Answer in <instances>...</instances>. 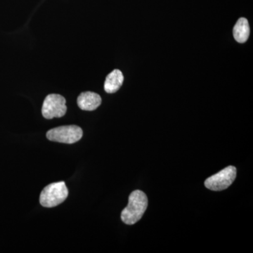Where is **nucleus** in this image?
Instances as JSON below:
<instances>
[{"mask_svg":"<svg viewBox=\"0 0 253 253\" xmlns=\"http://www.w3.org/2000/svg\"><path fill=\"white\" fill-rule=\"evenodd\" d=\"M147 207V196L140 190H136L129 195V203L121 213V219L125 224L132 225L140 220Z\"/></svg>","mask_w":253,"mask_h":253,"instance_id":"nucleus-1","label":"nucleus"},{"mask_svg":"<svg viewBox=\"0 0 253 253\" xmlns=\"http://www.w3.org/2000/svg\"><path fill=\"white\" fill-rule=\"evenodd\" d=\"M68 196V190L64 181L52 183L42 190L40 196L41 206L54 208L64 202Z\"/></svg>","mask_w":253,"mask_h":253,"instance_id":"nucleus-2","label":"nucleus"},{"mask_svg":"<svg viewBox=\"0 0 253 253\" xmlns=\"http://www.w3.org/2000/svg\"><path fill=\"white\" fill-rule=\"evenodd\" d=\"M83 135V130L77 126H58L46 132V138L49 140L69 144L81 140Z\"/></svg>","mask_w":253,"mask_h":253,"instance_id":"nucleus-3","label":"nucleus"},{"mask_svg":"<svg viewBox=\"0 0 253 253\" xmlns=\"http://www.w3.org/2000/svg\"><path fill=\"white\" fill-rule=\"evenodd\" d=\"M236 177V168L234 166H228L220 172L208 178L205 181V186L212 191H222L229 187Z\"/></svg>","mask_w":253,"mask_h":253,"instance_id":"nucleus-4","label":"nucleus"},{"mask_svg":"<svg viewBox=\"0 0 253 253\" xmlns=\"http://www.w3.org/2000/svg\"><path fill=\"white\" fill-rule=\"evenodd\" d=\"M66 103V99L61 95H48L43 102L42 109L43 117L48 120L63 117L67 111Z\"/></svg>","mask_w":253,"mask_h":253,"instance_id":"nucleus-5","label":"nucleus"},{"mask_svg":"<svg viewBox=\"0 0 253 253\" xmlns=\"http://www.w3.org/2000/svg\"><path fill=\"white\" fill-rule=\"evenodd\" d=\"M78 105L83 111H94L101 104V98L96 93L85 91L81 93L78 98Z\"/></svg>","mask_w":253,"mask_h":253,"instance_id":"nucleus-6","label":"nucleus"},{"mask_svg":"<svg viewBox=\"0 0 253 253\" xmlns=\"http://www.w3.org/2000/svg\"><path fill=\"white\" fill-rule=\"evenodd\" d=\"M124 77L120 70L116 69L108 75L104 83L105 91L109 94L116 92L123 85Z\"/></svg>","mask_w":253,"mask_h":253,"instance_id":"nucleus-7","label":"nucleus"},{"mask_svg":"<svg viewBox=\"0 0 253 253\" xmlns=\"http://www.w3.org/2000/svg\"><path fill=\"white\" fill-rule=\"evenodd\" d=\"M233 34L238 42L245 43L250 36L249 21L246 18H240L233 28Z\"/></svg>","mask_w":253,"mask_h":253,"instance_id":"nucleus-8","label":"nucleus"}]
</instances>
